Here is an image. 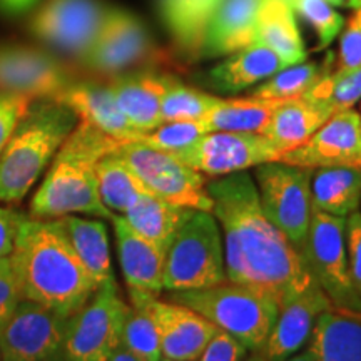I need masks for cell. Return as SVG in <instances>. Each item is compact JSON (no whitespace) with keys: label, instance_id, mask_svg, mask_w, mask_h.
<instances>
[{"label":"cell","instance_id":"d6a6232c","mask_svg":"<svg viewBox=\"0 0 361 361\" xmlns=\"http://www.w3.org/2000/svg\"><path fill=\"white\" fill-rule=\"evenodd\" d=\"M326 72H329V67L326 64L319 66L316 62H310V64L301 62V64L288 66L283 71L271 75L269 79H266V82L252 90L251 96L259 99H273V101H288V99L301 97Z\"/></svg>","mask_w":361,"mask_h":361},{"label":"cell","instance_id":"7dc6e473","mask_svg":"<svg viewBox=\"0 0 361 361\" xmlns=\"http://www.w3.org/2000/svg\"><path fill=\"white\" fill-rule=\"evenodd\" d=\"M284 361H316V356H314V353L310 348H306L305 351H301V353H298V355L295 353V355L290 356V358L284 360Z\"/></svg>","mask_w":361,"mask_h":361},{"label":"cell","instance_id":"7402d4cb","mask_svg":"<svg viewBox=\"0 0 361 361\" xmlns=\"http://www.w3.org/2000/svg\"><path fill=\"white\" fill-rule=\"evenodd\" d=\"M264 0H223L207 24L201 57L229 56L255 44Z\"/></svg>","mask_w":361,"mask_h":361},{"label":"cell","instance_id":"ffe728a7","mask_svg":"<svg viewBox=\"0 0 361 361\" xmlns=\"http://www.w3.org/2000/svg\"><path fill=\"white\" fill-rule=\"evenodd\" d=\"M56 101L71 107L79 121L102 130L119 142H134L144 135L128 123L123 111L117 106L109 84L72 80L56 97Z\"/></svg>","mask_w":361,"mask_h":361},{"label":"cell","instance_id":"7bdbcfd3","mask_svg":"<svg viewBox=\"0 0 361 361\" xmlns=\"http://www.w3.org/2000/svg\"><path fill=\"white\" fill-rule=\"evenodd\" d=\"M20 300L11 258H0V329L16 311Z\"/></svg>","mask_w":361,"mask_h":361},{"label":"cell","instance_id":"f6af8a7d","mask_svg":"<svg viewBox=\"0 0 361 361\" xmlns=\"http://www.w3.org/2000/svg\"><path fill=\"white\" fill-rule=\"evenodd\" d=\"M39 0H0V12L7 16H19L30 11Z\"/></svg>","mask_w":361,"mask_h":361},{"label":"cell","instance_id":"603a6c76","mask_svg":"<svg viewBox=\"0 0 361 361\" xmlns=\"http://www.w3.org/2000/svg\"><path fill=\"white\" fill-rule=\"evenodd\" d=\"M333 112L313 99L301 96L278 104L266 124L263 135L281 154L303 146L326 123Z\"/></svg>","mask_w":361,"mask_h":361},{"label":"cell","instance_id":"5b68a950","mask_svg":"<svg viewBox=\"0 0 361 361\" xmlns=\"http://www.w3.org/2000/svg\"><path fill=\"white\" fill-rule=\"evenodd\" d=\"M169 300L197 311L250 351L264 348L279 314L274 298L229 279L206 290L171 293Z\"/></svg>","mask_w":361,"mask_h":361},{"label":"cell","instance_id":"e575fe53","mask_svg":"<svg viewBox=\"0 0 361 361\" xmlns=\"http://www.w3.org/2000/svg\"><path fill=\"white\" fill-rule=\"evenodd\" d=\"M219 97L202 92V90L188 87L173 79L166 90L161 106L162 123L173 121H202L216 106Z\"/></svg>","mask_w":361,"mask_h":361},{"label":"cell","instance_id":"f5cc1de1","mask_svg":"<svg viewBox=\"0 0 361 361\" xmlns=\"http://www.w3.org/2000/svg\"><path fill=\"white\" fill-rule=\"evenodd\" d=\"M161 361H179V360H169V358H162Z\"/></svg>","mask_w":361,"mask_h":361},{"label":"cell","instance_id":"c3c4849f","mask_svg":"<svg viewBox=\"0 0 361 361\" xmlns=\"http://www.w3.org/2000/svg\"><path fill=\"white\" fill-rule=\"evenodd\" d=\"M241 361H268V358L263 355V351H252L250 356H245Z\"/></svg>","mask_w":361,"mask_h":361},{"label":"cell","instance_id":"11a10c76","mask_svg":"<svg viewBox=\"0 0 361 361\" xmlns=\"http://www.w3.org/2000/svg\"><path fill=\"white\" fill-rule=\"evenodd\" d=\"M0 361H2V356H0Z\"/></svg>","mask_w":361,"mask_h":361},{"label":"cell","instance_id":"5bb4252c","mask_svg":"<svg viewBox=\"0 0 361 361\" xmlns=\"http://www.w3.org/2000/svg\"><path fill=\"white\" fill-rule=\"evenodd\" d=\"M130 305L142 306L156 324L162 358L197 361L218 328L188 306L144 293H129Z\"/></svg>","mask_w":361,"mask_h":361},{"label":"cell","instance_id":"ba28073f","mask_svg":"<svg viewBox=\"0 0 361 361\" xmlns=\"http://www.w3.org/2000/svg\"><path fill=\"white\" fill-rule=\"evenodd\" d=\"M311 178V169L284 164L281 161L261 164L255 173L264 216L301 255L305 252L313 218Z\"/></svg>","mask_w":361,"mask_h":361},{"label":"cell","instance_id":"4fadbf2b","mask_svg":"<svg viewBox=\"0 0 361 361\" xmlns=\"http://www.w3.org/2000/svg\"><path fill=\"white\" fill-rule=\"evenodd\" d=\"M146 27L133 13L109 8L92 47L79 59L85 69L101 75L124 74L130 67L157 59Z\"/></svg>","mask_w":361,"mask_h":361},{"label":"cell","instance_id":"4316f807","mask_svg":"<svg viewBox=\"0 0 361 361\" xmlns=\"http://www.w3.org/2000/svg\"><path fill=\"white\" fill-rule=\"evenodd\" d=\"M223 0H159L161 16L179 51L201 57L207 24Z\"/></svg>","mask_w":361,"mask_h":361},{"label":"cell","instance_id":"d590c367","mask_svg":"<svg viewBox=\"0 0 361 361\" xmlns=\"http://www.w3.org/2000/svg\"><path fill=\"white\" fill-rule=\"evenodd\" d=\"M130 305V303H129ZM123 346L139 361H161L162 351L156 324L142 306L130 305L124 322Z\"/></svg>","mask_w":361,"mask_h":361},{"label":"cell","instance_id":"d6986e66","mask_svg":"<svg viewBox=\"0 0 361 361\" xmlns=\"http://www.w3.org/2000/svg\"><path fill=\"white\" fill-rule=\"evenodd\" d=\"M111 223L128 291L159 296L164 291L166 250L135 233L121 214H112Z\"/></svg>","mask_w":361,"mask_h":361},{"label":"cell","instance_id":"484cf974","mask_svg":"<svg viewBox=\"0 0 361 361\" xmlns=\"http://www.w3.org/2000/svg\"><path fill=\"white\" fill-rule=\"evenodd\" d=\"M59 219L64 224L66 234L75 255L79 256L80 263L84 264L97 286L114 281L107 224L101 218L89 219L75 214Z\"/></svg>","mask_w":361,"mask_h":361},{"label":"cell","instance_id":"52a82bcc","mask_svg":"<svg viewBox=\"0 0 361 361\" xmlns=\"http://www.w3.org/2000/svg\"><path fill=\"white\" fill-rule=\"evenodd\" d=\"M130 305L116 279L97 288L79 311L66 319L62 355L66 361H109L123 341Z\"/></svg>","mask_w":361,"mask_h":361},{"label":"cell","instance_id":"3957f363","mask_svg":"<svg viewBox=\"0 0 361 361\" xmlns=\"http://www.w3.org/2000/svg\"><path fill=\"white\" fill-rule=\"evenodd\" d=\"M121 144L124 142L79 121L44 173L30 200V218L59 219L75 214L111 219L112 213L99 194L96 164Z\"/></svg>","mask_w":361,"mask_h":361},{"label":"cell","instance_id":"2e32d148","mask_svg":"<svg viewBox=\"0 0 361 361\" xmlns=\"http://www.w3.org/2000/svg\"><path fill=\"white\" fill-rule=\"evenodd\" d=\"M279 161L311 171L361 168V114L355 109L335 112L303 146L283 154Z\"/></svg>","mask_w":361,"mask_h":361},{"label":"cell","instance_id":"b9f144b4","mask_svg":"<svg viewBox=\"0 0 361 361\" xmlns=\"http://www.w3.org/2000/svg\"><path fill=\"white\" fill-rule=\"evenodd\" d=\"M247 351L250 350L241 341L218 329L197 361H241Z\"/></svg>","mask_w":361,"mask_h":361},{"label":"cell","instance_id":"e0dca14e","mask_svg":"<svg viewBox=\"0 0 361 361\" xmlns=\"http://www.w3.org/2000/svg\"><path fill=\"white\" fill-rule=\"evenodd\" d=\"M72 82L56 57L19 44H0V92L56 99Z\"/></svg>","mask_w":361,"mask_h":361},{"label":"cell","instance_id":"cb8c5ba5","mask_svg":"<svg viewBox=\"0 0 361 361\" xmlns=\"http://www.w3.org/2000/svg\"><path fill=\"white\" fill-rule=\"evenodd\" d=\"M310 338L316 361H361V311L333 305L316 319Z\"/></svg>","mask_w":361,"mask_h":361},{"label":"cell","instance_id":"836d02e7","mask_svg":"<svg viewBox=\"0 0 361 361\" xmlns=\"http://www.w3.org/2000/svg\"><path fill=\"white\" fill-rule=\"evenodd\" d=\"M305 96L324 104L333 114L353 109L355 104L361 101V67L353 71L326 72Z\"/></svg>","mask_w":361,"mask_h":361},{"label":"cell","instance_id":"db71d44e","mask_svg":"<svg viewBox=\"0 0 361 361\" xmlns=\"http://www.w3.org/2000/svg\"><path fill=\"white\" fill-rule=\"evenodd\" d=\"M286 2H288V4H290V6H291V2H293V0H286Z\"/></svg>","mask_w":361,"mask_h":361},{"label":"cell","instance_id":"4dcf8cb0","mask_svg":"<svg viewBox=\"0 0 361 361\" xmlns=\"http://www.w3.org/2000/svg\"><path fill=\"white\" fill-rule=\"evenodd\" d=\"M281 101L259 97L245 99H219L209 111L204 123L213 130H228V133H256L263 134L271 114Z\"/></svg>","mask_w":361,"mask_h":361},{"label":"cell","instance_id":"f907efd6","mask_svg":"<svg viewBox=\"0 0 361 361\" xmlns=\"http://www.w3.org/2000/svg\"><path fill=\"white\" fill-rule=\"evenodd\" d=\"M331 6H338V7H346L350 6V0H328Z\"/></svg>","mask_w":361,"mask_h":361},{"label":"cell","instance_id":"ee69618b","mask_svg":"<svg viewBox=\"0 0 361 361\" xmlns=\"http://www.w3.org/2000/svg\"><path fill=\"white\" fill-rule=\"evenodd\" d=\"M27 214L12 209L11 206H0V258H8L16 245L17 231Z\"/></svg>","mask_w":361,"mask_h":361},{"label":"cell","instance_id":"60d3db41","mask_svg":"<svg viewBox=\"0 0 361 361\" xmlns=\"http://www.w3.org/2000/svg\"><path fill=\"white\" fill-rule=\"evenodd\" d=\"M345 245L348 256L350 278L355 291L361 296V213L355 211L346 216L345 223Z\"/></svg>","mask_w":361,"mask_h":361},{"label":"cell","instance_id":"30bf717a","mask_svg":"<svg viewBox=\"0 0 361 361\" xmlns=\"http://www.w3.org/2000/svg\"><path fill=\"white\" fill-rule=\"evenodd\" d=\"M346 218H338L313 209L305 259L316 281L328 293L336 306L361 311V296L350 278L345 245Z\"/></svg>","mask_w":361,"mask_h":361},{"label":"cell","instance_id":"f546056e","mask_svg":"<svg viewBox=\"0 0 361 361\" xmlns=\"http://www.w3.org/2000/svg\"><path fill=\"white\" fill-rule=\"evenodd\" d=\"M191 211L194 209L174 206L147 192L126 211L123 218L135 233L168 251L171 241Z\"/></svg>","mask_w":361,"mask_h":361},{"label":"cell","instance_id":"74e56055","mask_svg":"<svg viewBox=\"0 0 361 361\" xmlns=\"http://www.w3.org/2000/svg\"><path fill=\"white\" fill-rule=\"evenodd\" d=\"M291 8L313 25L319 40V49L328 47L341 32L345 19L328 0H293Z\"/></svg>","mask_w":361,"mask_h":361},{"label":"cell","instance_id":"9a60e30c","mask_svg":"<svg viewBox=\"0 0 361 361\" xmlns=\"http://www.w3.org/2000/svg\"><path fill=\"white\" fill-rule=\"evenodd\" d=\"M66 318L45 306L20 300L0 329L2 361H37L62 351Z\"/></svg>","mask_w":361,"mask_h":361},{"label":"cell","instance_id":"f35d334b","mask_svg":"<svg viewBox=\"0 0 361 361\" xmlns=\"http://www.w3.org/2000/svg\"><path fill=\"white\" fill-rule=\"evenodd\" d=\"M361 67V8H355L341 35L336 71H353Z\"/></svg>","mask_w":361,"mask_h":361},{"label":"cell","instance_id":"9c48e42d","mask_svg":"<svg viewBox=\"0 0 361 361\" xmlns=\"http://www.w3.org/2000/svg\"><path fill=\"white\" fill-rule=\"evenodd\" d=\"M117 154L139 176L147 191L162 201L194 211L213 213V200L206 189L204 174L189 168L179 157L156 151L142 142H124Z\"/></svg>","mask_w":361,"mask_h":361},{"label":"cell","instance_id":"681fc988","mask_svg":"<svg viewBox=\"0 0 361 361\" xmlns=\"http://www.w3.org/2000/svg\"><path fill=\"white\" fill-rule=\"evenodd\" d=\"M37 361H66V360H64V355H62V351H59V353H56V355H51V356H47V358H42Z\"/></svg>","mask_w":361,"mask_h":361},{"label":"cell","instance_id":"6da1fadb","mask_svg":"<svg viewBox=\"0 0 361 361\" xmlns=\"http://www.w3.org/2000/svg\"><path fill=\"white\" fill-rule=\"evenodd\" d=\"M224 246L226 276L276 300L279 310L316 279L288 238L266 218L246 171L206 183Z\"/></svg>","mask_w":361,"mask_h":361},{"label":"cell","instance_id":"8d00e7d4","mask_svg":"<svg viewBox=\"0 0 361 361\" xmlns=\"http://www.w3.org/2000/svg\"><path fill=\"white\" fill-rule=\"evenodd\" d=\"M207 133L209 129L204 121H173V123H162L159 128L144 134L139 142L156 151L176 156L191 147Z\"/></svg>","mask_w":361,"mask_h":361},{"label":"cell","instance_id":"ac0fdd59","mask_svg":"<svg viewBox=\"0 0 361 361\" xmlns=\"http://www.w3.org/2000/svg\"><path fill=\"white\" fill-rule=\"evenodd\" d=\"M335 305L318 281L293 298L279 310L271 335L261 350L268 361H284L310 340L319 314Z\"/></svg>","mask_w":361,"mask_h":361},{"label":"cell","instance_id":"8992f818","mask_svg":"<svg viewBox=\"0 0 361 361\" xmlns=\"http://www.w3.org/2000/svg\"><path fill=\"white\" fill-rule=\"evenodd\" d=\"M228 281L223 234L209 211H191L166 251L164 291H194Z\"/></svg>","mask_w":361,"mask_h":361},{"label":"cell","instance_id":"277c9868","mask_svg":"<svg viewBox=\"0 0 361 361\" xmlns=\"http://www.w3.org/2000/svg\"><path fill=\"white\" fill-rule=\"evenodd\" d=\"M79 123L56 99H34L0 152V202L20 204Z\"/></svg>","mask_w":361,"mask_h":361},{"label":"cell","instance_id":"bcb514c9","mask_svg":"<svg viewBox=\"0 0 361 361\" xmlns=\"http://www.w3.org/2000/svg\"><path fill=\"white\" fill-rule=\"evenodd\" d=\"M109 361H139V360L135 358V356L130 353L128 348H124L123 343H121V345L117 346V350L112 353Z\"/></svg>","mask_w":361,"mask_h":361},{"label":"cell","instance_id":"1f68e13d","mask_svg":"<svg viewBox=\"0 0 361 361\" xmlns=\"http://www.w3.org/2000/svg\"><path fill=\"white\" fill-rule=\"evenodd\" d=\"M96 176L102 204L112 214L123 216L139 197L149 192L139 176L116 151L97 162Z\"/></svg>","mask_w":361,"mask_h":361},{"label":"cell","instance_id":"7a4b0ae2","mask_svg":"<svg viewBox=\"0 0 361 361\" xmlns=\"http://www.w3.org/2000/svg\"><path fill=\"white\" fill-rule=\"evenodd\" d=\"M8 258L22 300L42 305L66 319L99 288L75 255L61 219L25 216Z\"/></svg>","mask_w":361,"mask_h":361},{"label":"cell","instance_id":"f1b7e54d","mask_svg":"<svg viewBox=\"0 0 361 361\" xmlns=\"http://www.w3.org/2000/svg\"><path fill=\"white\" fill-rule=\"evenodd\" d=\"M313 209L346 218L360 209L361 168H322L311 178Z\"/></svg>","mask_w":361,"mask_h":361},{"label":"cell","instance_id":"83f0119b","mask_svg":"<svg viewBox=\"0 0 361 361\" xmlns=\"http://www.w3.org/2000/svg\"><path fill=\"white\" fill-rule=\"evenodd\" d=\"M255 42L278 54L288 66L301 64L306 59L295 11L286 0H264L256 22Z\"/></svg>","mask_w":361,"mask_h":361},{"label":"cell","instance_id":"8fae6325","mask_svg":"<svg viewBox=\"0 0 361 361\" xmlns=\"http://www.w3.org/2000/svg\"><path fill=\"white\" fill-rule=\"evenodd\" d=\"M107 11L99 0H47L29 30L40 42L80 59L96 42Z\"/></svg>","mask_w":361,"mask_h":361},{"label":"cell","instance_id":"7c38bea8","mask_svg":"<svg viewBox=\"0 0 361 361\" xmlns=\"http://www.w3.org/2000/svg\"><path fill=\"white\" fill-rule=\"evenodd\" d=\"M281 156L263 134L228 130L207 133L186 151L176 154L189 168L211 178L241 173L266 162H276Z\"/></svg>","mask_w":361,"mask_h":361},{"label":"cell","instance_id":"816d5d0a","mask_svg":"<svg viewBox=\"0 0 361 361\" xmlns=\"http://www.w3.org/2000/svg\"><path fill=\"white\" fill-rule=\"evenodd\" d=\"M350 7L361 8V0H350Z\"/></svg>","mask_w":361,"mask_h":361},{"label":"cell","instance_id":"44dd1931","mask_svg":"<svg viewBox=\"0 0 361 361\" xmlns=\"http://www.w3.org/2000/svg\"><path fill=\"white\" fill-rule=\"evenodd\" d=\"M173 79L166 74L141 71L119 74L109 82L117 106L137 133L147 134L162 124V99Z\"/></svg>","mask_w":361,"mask_h":361},{"label":"cell","instance_id":"ab89813d","mask_svg":"<svg viewBox=\"0 0 361 361\" xmlns=\"http://www.w3.org/2000/svg\"><path fill=\"white\" fill-rule=\"evenodd\" d=\"M32 99L16 92H0V152L11 139Z\"/></svg>","mask_w":361,"mask_h":361},{"label":"cell","instance_id":"d4e9b609","mask_svg":"<svg viewBox=\"0 0 361 361\" xmlns=\"http://www.w3.org/2000/svg\"><path fill=\"white\" fill-rule=\"evenodd\" d=\"M288 67L278 54L261 44H251L229 57L209 72V80L221 92H238L261 80L269 79Z\"/></svg>","mask_w":361,"mask_h":361}]
</instances>
